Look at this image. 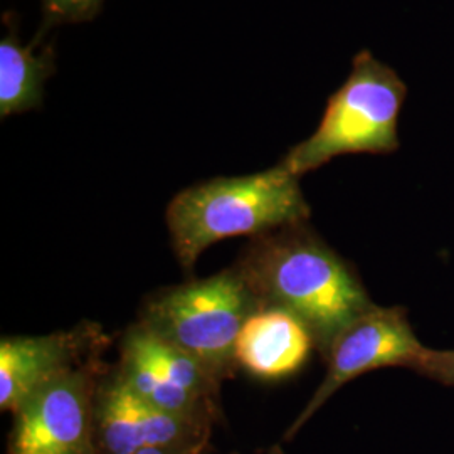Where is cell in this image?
<instances>
[{
	"label": "cell",
	"instance_id": "cell-8",
	"mask_svg": "<svg viewBox=\"0 0 454 454\" xmlns=\"http://www.w3.org/2000/svg\"><path fill=\"white\" fill-rule=\"evenodd\" d=\"M212 429L152 406L121 382L114 367L101 373L95 399L97 454H135L146 448L207 453Z\"/></svg>",
	"mask_w": 454,
	"mask_h": 454
},
{
	"label": "cell",
	"instance_id": "cell-1",
	"mask_svg": "<svg viewBox=\"0 0 454 454\" xmlns=\"http://www.w3.org/2000/svg\"><path fill=\"white\" fill-rule=\"evenodd\" d=\"M234 264L261 309H285L309 326L322 357L345 326L375 305L357 271L309 223L251 239Z\"/></svg>",
	"mask_w": 454,
	"mask_h": 454
},
{
	"label": "cell",
	"instance_id": "cell-13",
	"mask_svg": "<svg viewBox=\"0 0 454 454\" xmlns=\"http://www.w3.org/2000/svg\"><path fill=\"white\" fill-rule=\"evenodd\" d=\"M414 372L436 380L442 386L454 387V348L453 350H433L427 348L412 367Z\"/></svg>",
	"mask_w": 454,
	"mask_h": 454
},
{
	"label": "cell",
	"instance_id": "cell-10",
	"mask_svg": "<svg viewBox=\"0 0 454 454\" xmlns=\"http://www.w3.org/2000/svg\"><path fill=\"white\" fill-rule=\"evenodd\" d=\"M317 350L309 326L285 309L262 307L244 324L234 348L238 369L262 382L301 372Z\"/></svg>",
	"mask_w": 454,
	"mask_h": 454
},
{
	"label": "cell",
	"instance_id": "cell-12",
	"mask_svg": "<svg viewBox=\"0 0 454 454\" xmlns=\"http://www.w3.org/2000/svg\"><path fill=\"white\" fill-rule=\"evenodd\" d=\"M105 0H41L43 22L34 39L43 43L51 27L80 24L93 20L99 14Z\"/></svg>",
	"mask_w": 454,
	"mask_h": 454
},
{
	"label": "cell",
	"instance_id": "cell-2",
	"mask_svg": "<svg viewBox=\"0 0 454 454\" xmlns=\"http://www.w3.org/2000/svg\"><path fill=\"white\" fill-rule=\"evenodd\" d=\"M309 212L300 177L278 163L258 174L214 177L180 191L167 206L165 221L176 258L191 271L212 244L303 224Z\"/></svg>",
	"mask_w": 454,
	"mask_h": 454
},
{
	"label": "cell",
	"instance_id": "cell-3",
	"mask_svg": "<svg viewBox=\"0 0 454 454\" xmlns=\"http://www.w3.org/2000/svg\"><path fill=\"white\" fill-rule=\"evenodd\" d=\"M406 98L399 74L371 51H360L348 78L328 98L317 130L279 163L303 177L340 155L394 153L401 146L397 127Z\"/></svg>",
	"mask_w": 454,
	"mask_h": 454
},
{
	"label": "cell",
	"instance_id": "cell-11",
	"mask_svg": "<svg viewBox=\"0 0 454 454\" xmlns=\"http://www.w3.org/2000/svg\"><path fill=\"white\" fill-rule=\"evenodd\" d=\"M41 43L33 39L24 46L17 39L16 27L0 41V116L39 110L44 99V86L56 73V54L49 44L35 52Z\"/></svg>",
	"mask_w": 454,
	"mask_h": 454
},
{
	"label": "cell",
	"instance_id": "cell-7",
	"mask_svg": "<svg viewBox=\"0 0 454 454\" xmlns=\"http://www.w3.org/2000/svg\"><path fill=\"white\" fill-rule=\"evenodd\" d=\"M424 350L426 347L416 337L406 309L373 305L345 326L328 348L324 357L326 362L324 380L313 392L301 414L288 427L285 439L294 438L318 409L350 380L387 367H407L412 371Z\"/></svg>",
	"mask_w": 454,
	"mask_h": 454
},
{
	"label": "cell",
	"instance_id": "cell-9",
	"mask_svg": "<svg viewBox=\"0 0 454 454\" xmlns=\"http://www.w3.org/2000/svg\"><path fill=\"white\" fill-rule=\"evenodd\" d=\"M108 337L98 324L37 337H2L0 409L12 412L24 397L58 375L99 357Z\"/></svg>",
	"mask_w": 454,
	"mask_h": 454
},
{
	"label": "cell",
	"instance_id": "cell-6",
	"mask_svg": "<svg viewBox=\"0 0 454 454\" xmlns=\"http://www.w3.org/2000/svg\"><path fill=\"white\" fill-rule=\"evenodd\" d=\"M105 371L93 358L24 397L12 411L7 454H97L95 399Z\"/></svg>",
	"mask_w": 454,
	"mask_h": 454
},
{
	"label": "cell",
	"instance_id": "cell-4",
	"mask_svg": "<svg viewBox=\"0 0 454 454\" xmlns=\"http://www.w3.org/2000/svg\"><path fill=\"white\" fill-rule=\"evenodd\" d=\"M260 309L234 264L209 278H194L153 293L144 301L138 322L194 357L223 384L239 371L236 341L247 318Z\"/></svg>",
	"mask_w": 454,
	"mask_h": 454
},
{
	"label": "cell",
	"instance_id": "cell-5",
	"mask_svg": "<svg viewBox=\"0 0 454 454\" xmlns=\"http://www.w3.org/2000/svg\"><path fill=\"white\" fill-rule=\"evenodd\" d=\"M114 369L129 389L152 406L212 427L224 419L223 384L142 322L131 324L121 335Z\"/></svg>",
	"mask_w": 454,
	"mask_h": 454
},
{
	"label": "cell",
	"instance_id": "cell-14",
	"mask_svg": "<svg viewBox=\"0 0 454 454\" xmlns=\"http://www.w3.org/2000/svg\"><path fill=\"white\" fill-rule=\"evenodd\" d=\"M204 454H209V451H207V453H204ZM232 454H238V453H232ZM268 454H285V451H283V448H281V446H279V444H275V446H273V448H271V450H270V451H268Z\"/></svg>",
	"mask_w": 454,
	"mask_h": 454
}]
</instances>
